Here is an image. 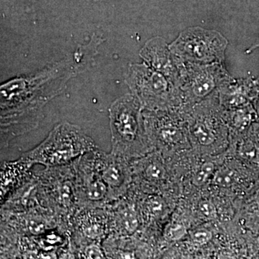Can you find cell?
Returning a JSON list of instances; mask_svg holds the SVG:
<instances>
[{
    "label": "cell",
    "instance_id": "6da1fadb",
    "mask_svg": "<svg viewBox=\"0 0 259 259\" xmlns=\"http://www.w3.org/2000/svg\"><path fill=\"white\" fill-rule=\"evenodd\" d=\"M97 149L90 136L77 126L59 124L38 146L22 155V159L32 165L61 166L72 163L85 153Z\"/></svg>",
    "mask_w": 259,
    "mask_h": 259
},
{
    "label": "cell",
    "instance_id": "7a4b0ae2",
    "mask_svg": "<svg viewBox=\"0 0 259 259\" xmlns=\"http://www.w3.org/2000/svg\"><path fill=\"white\" fill-rule=\"evenodd\" d=\"M141 105L133 95L117 99L110 108L111 153L126 159L146 151Z\"/></svg>",
    "mask_w": 259,
    "mask_h": 259
},
{
    "label": "cell",
    "instance_id": "3957f363",
    "mask_svg": "<svg viewBox=\"0 0 259 259\" xmlns=\"http://www.w3.org/2000/svg\"><path fill=\"white\" fill-rule=\"evenodd\" d=\"M35 175L46 207L54 213L59 227L69 232L70 219L79 208L73 162L61 166H45Z\"/></svg>",
    "mask_w": 259,
    "mask_h": 259
},
{
    "label": "cell",
    "instance_id": "277c9868",
    "mask_svg": "<svg viewBox=\"0 0 259 259\" xmlns=\"http://www.w3.org/2000/svg\"><path fill=\"white\" fill-rule=\"evenodd\" d=\"M228 45V40L217 30L191 27L181 32L169 48L181 61L211 64L224 63Z\"/></svg>",
    "mask_w": 259,
    "mask_h": 259
},
{
    "label": "cell",
    "instance_id": "5b68a950",
    "mask_svg": "<svg viewBox=\"0 0 259 259\" xmlns=\"http://www.w3.org/2000/svg\"><path fill=\"white\" fill-rule=\"evenodd\" d=\"M127 83L134 96L149 110L166 108L182 97L176 85L147 64L131 65Z\"/></svg>",
    "mask_w": 259,
    "mask_h": 259
},
{
    "label": "cell",
    "instance_id": "8992f818",
    "mask_svg": "<svg viewBox=\"0 0 259 259\" xmlns=\"http://www.w3.org/2000/svg\"><path fill=\"white\" fill-rule=\"evenodd\" d=\"M176 57V56H175ZM180 71L182 97L193 101L205 100L215 95L220 88L232 76L224 63L200 64L185 62L176 57Z\"/></svg>",
    "mask_w": 259,
    "mask_h": 259
},
{
    "label": "cell",
    "instance_id": "52a82bcc",
    "mask_svg": "<svg viewBox=\"0 0 259 259\" xmlns=\"http://www.w3.org/2000/svg\"><path fill=\"white\" fill-rule=\"evenodd\" d=\"M95 151L73 161L79 208H104L113 202L95 161Z\"/></svg>",
    "mask_w": 259,
    "mask_h": 259
},
{
    "label": "cell",
    "instance_id": "ba28073f",
    "mask_svg": "<svg viewBox=\"0 0 259 259\" xmlns=\"http://www.w3.org/2000/svg\"><path fill=\"white\" fill-rule=\"evenodd\" d=\"M70 241L75 258L78 250L90 243H100L110 234L108 214L104 208H79L70 219Z\"/></svg>",
    "mask_w": 259,
    "mask_h": 259
},
{
    "label": "cell",
    "instance_id": "9c48e42d",
    "mask_svg": "<svg viewBox=\"0 0 259 259\" xmlns=\"http://www.w3.org/2000/svg\"><path fill=\"white\" fill-rule=\"evenodd\" d=\"M1 223L10 226L20 236H39L59 228L54 213L49 209L10 212L1 209Z\"/></svg>",
    "mask_w": 259,
    "mask_h": 259
},
{
    "label": "cell",
    "instance_id": "30bf717a",
    "mask_svg": "<svg viewBox=\"0 0 259 259\" xmlns=\"http://www.w3.org/2000/svg\"><path fill=\"white\" fill-rule=\"evenodd\" d=\"M97 169L106 184L112 200L125 195L131 182V170L126 158L112 153H107L97 149L95 151Z\"/></svg>",
    "mask_w": 259,
    "mask_h": 259
},
{
    "label": "cell",
    "instance_id": "8fae6325",
    "mask_svg": "<svg viewBox=\"0 0 259 259\" xmlns=\"http://www.w3.org/2000/svg\"><path fill=\"white\" fill-rule=\"evenodd\" d=\"M140 56L149 67L164 75L179 88L180 71L176 57L164 39L156 37L148 40Z\"/></svg>",
    "mask_w": 259,
    "mask_h": 259
},
{
    "label": "cell",
    "instance_id": "7c38bea8",
    "mask_svg": "<svg viewBox=\"0 0 259 259\" xmlns=\"http://www.w3.org/2000/svg\"><path fill=\"white\" fill-rule=\"evenodd\" d=\"M110 222V234L115 237L134 236L141 226V220L136 204L124 195L106 207Z\"/></svg>",
    "mask_w": 259,
    "mask_h": 259
},
{
    "label": "cell",
    "instance_id": "4fadbf2b",
    "mask_svg": "<svg viewBox=\"0 0 259 259\" xmlns=\"http://www.w3.org/2000/svg\"><path fill=\"white\" fill-rule=\"evenodd\" d=\"M221 105L230 110L241 108L252 104L257 93L256 79L231 76L218 90Z\"/></svg>",
    "mask_w": 259,
    "mask_h": 259
},
{
    "label": "cell",
    "instance_id": "5bb4252c",
    "mask_svg": "<svg viewBox=\"0 0 259 259\" xmlns=\"http://www.w3.org/2000/svg\"><path fill=\"white\" fill-rule=\"evenodd\" d=\"M1 209L15 212L49 209L44 204L40 186L35 174L28 182L5 199L1 204Z\"/></svg>",
    "mask_w": 259,
    "mask_h": 259
},
{
    "label": "cell",
    "instance_id": "9a60e30c",
    "mask_svg": "<svg viewBox=\"0 0 259 259\" xmlns=\"http://www.w3.org/2000/svg\"><path fill=\"white\" fill-rule=\"evenodd\" d=\"M32 166L20 158L15 161L3 163L1 168V204L31 178L33 175L30 171Z\"/></svg>",
    "mask_w": 259,
    "mask_h": 259
},
{
    "label": "cell",
    "instance_id": "2e32d148",
    "mask_svg": "<svg viewBox=\"0 0 259 259\" xmlns=\"http://www.w3.org/2000/svg\"><path fill=\"white\" fill-rule=\"evenodd\" d=\"M216 124L218 122L213 116L197 115L192 121L191 131L199 144L208 146L217 139Z\"/></svg>",
    "mask_w": 259,
    "mask_h": 259
},
{
    "label": "cell",
    "instance_id": "e0dca14e",
    "mask_svg": "<svg viewBox=\"0 0 259 259\" xmlns=\"http://www.w3.org/2000/svg\"><path fill=\"white\" fill-rule=\"evenodd\" d=\"M138 175L151 184L160 183L166 177V168L161 160L156 156L138 162L134 166Z\"/></svg>",
    "mask_w": 259,
    "mask_h": 259
},
{
    "label": "cell",
    "instance_id": "ac0fdd59",
    "mask_svg": "<svg viewBox=\"0 0 259 259\" xmlns=\"http://www.w3.org/2000/svg\"><path fill=\"white\" fill-rule=\"evenodd\" d=\"M231 110H233L231 117L232 125L241 132L248 129L258 118L252 104Z\"/></svg>",
    "mask_w": 259,
    "mask_h": 259
},
{
    "label": "cell",
    "instance_id": "d6986e66",
    "mask_svg": "<svg viewBox=\"0 0 259 259\" xmlns=\"http://www.w3.org/2000/svg\"><path fill=\"white\" fill-rule=\"evenodd\" d=\"M76 258H107V256L102 245L93 243L81 247L76 253Z\"/></svg>",
    "mask_w": 259,
    "mask_h": 259
},
{
    "label": "cell",
    "instance_id": "ffe728a7",
    "mask_svg": "<svg viewBox=\"0 0 259 259\" xmlns=\"http://www.w3.org/2000/svg\"><path fill=\"white\" fill-rule=\"evenodd\" d=\"M236 173L228 168L218 170L214 175V183L221 187H230L236 183Z\"/></svg>",
    "mask_w": 259,
    "mask_h": 259
},
{
    "label": "cell",
    "instance_id": "44dd1931",
    "mask_svg": "<svg viewBox=\"0 0 259 259\" xmlns=\"http://www.w3.org/2000/svg\"><path fill=\"white\" fill-rule=\"evenodd\" d=\"M240 155L245 159L252 162L259 161V148L252 141H246L241 145Z\"/></svg>",
    "mask_w": 259,
    "mask_h": 259
},
{
    "label": "cell",
    "instance_id": "7402d4cb",
    "mask_svg": "<svg viewBox=\"0 0 259 259\" xmlns=\"http://www.w3.org/2000/svg\"><path fill=\"white\" fill-rule=\"evenodd\" d=\"M214 170V163L212 162H205L202 165L199 171L194 177L193 182L194 185L197 186L204 185L208 180L209 177L212 175Z\"/></svg>",
    "mask_w": 259,
    "mask_h": 259
},
{
    "label": "cell",
    "instance_id": "603a6c76",
    "mask_svg": "<svg viewBox=\"0 0 259 259\" xmlns=\"http://www.w3.org/2000/svg\"><path fill=\"white\" fill-rule=\"evenodd\" d=\"M199 210L202 213V215L209 219H213L217 216V211L214 204L208 200L202 201L199 204Z\"/></svg>",
    "mask_w": 259,
    "mask_h": 259
},
{
    "label": "cell",
    "instance_id": "cb8c5ba5",
    "mask_svg": "<svg viewBox=\"0 0 259 259\" xmlns=\"http://www.w3.org/2000/svg\"><path fill=\"white\" fill-rule=\"evenodd\" d=\"M192 238L194 243L204 245L210 241L212 238V233L207 230H199L192 233Z\"/></svg>",
    "mask_w": 259,
    "mask_h": 259
},
{
    "label": "cell",
    "instance_id": "d4e9b609",
    "mask_svg": "<svg viewBox=\"0 0 259 259\" xmlns=\"http://www.w3.org/2000/svg\"><path fill=\"white\" fill-rule=\"evenodd\" d=\"M185 234V228L182 226H180V225L171 226L167 231V236L171 240L180 239Z\"/></svg>",
    "mask_w": 259,
    "mask_h": 259
},
{
    "label": "cell",
    "instance_id": "484cf974",
    "mask_svg": "<svg viewBox=\"0 0 259 259\" xmlns=\"http://www.w3.org/2000/svg\"><path fill=\"white\" fill-rule=\"evenodd\" d=\"M257 49H259V35L258 38L255 40V41L252 44L251 46L246 51H245V54H251L253 51L256 50Z\"/></svg>",
    "mask_w": 259,
    "mask_h": 259
},
{
    "label": "cell",
    "instance_id": "4316f807",
    "mask_svg": "<svg viewBox=\"0 0 259 259\" xmlns=\"http://www.w3.org/2000/svg\"><path fill=\"white\" fill-rule=\"evenodd\" d=\"M255 202H256L257 206H258V209L259 210V190L257 191L256 194H255Z\"/></svg>",
    "mask_w": 259,
    "mask_h": 259
},
{
    "label": "cell",
    "instance_id": "83f0119b",
    "mask_svg": "<svg viewBox=\"0 0 259 259\" xmlns=\"http://www.w3.org/2000/svg\"><path fill=\"white\" fill-rule=\"evenodd\" d=\"M257 242H258V244L259 245V237L258 238V239H257Z\"/></svg>",
    "mask_w": 259,
    "mask_h": 259
}]
</instances>
